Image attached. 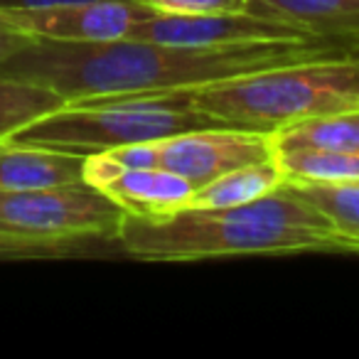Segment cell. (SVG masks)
<instances>
[{"mask_svg":"<svg viewBox=\"0 0 359 359\" xmlns=\"http://www.w3.org/2000/svg\"><path fill=\"white\" fill-rule=\"evenodd\" d=\"M347 57H349V60H354V62H359V40H357V42H352V45H349Z\"/></svg>","mask_w":359,"mask_h":359,"instance_id":"cell-21","label":"cell"},{"mask_svg":"<svg viewBox=\"0 0 359 359\" xmlns=\"http://www.w3.org/2000/svg\"><path fill=\"white\" fill-rule=\"evenodd\" d=\"M126 256L118 236H42L0 229V261H67Z\"/></svg>","mask_w":359,"mask_h":359,"instance_id":"cell-12","label":"cell"},{"mask_svg":"<svg viewBox=\"0 0 359 359\" xmlns=\"http://www.w3.org/2000/svg\"><path fill=\"white\" fill-rule=\"evenodd\" d=\"M276 158V135L264 130L215 126L155 140V168L187 177L195 187L246 165Z\"/></svg>","mask_w":359,"mask_h":359,"instance_id":"cell-6","label":"cell"},{"mask_svg":"<svg viewBox=\"0 0 359 359\" xmlns=\"http://www.w3.org/2000/svg\"><path fill=\"white\" fill-rule=\"evenodd\" d=\"M126 212L91 182L0 190V229L42 236H118Z\"/></svg>","mask_w":359,"mask_h":359,"instance_id":"cell-5","label":"cell"},{"mask_svg":"<svg viewBox=\"0 0 359 359\" xmlns=\"http://www.w3.org/2000/svg\"><path fill=\"white\" fill-rule=\"evenodd\" d=\"M118 239L128 259L202 261L246 254L359 251L288 185L246 205L185 207L163 217L126 215Z\"/></svg>","mask_w":359,"mask_h":359,"instance_id":"cell-2","label":"cell"},{"mask_svg":"<svg viewBox=\"0 0 359 359\" xmlns=\"http://www.w3.org/2000/svg\"><path fill=\"white\" fill-rule=\"evenodd\" d=\"M158 13L172 15H219L246 11V0H140Z\"/></svg>","mask_w":359,"mask_h":359,"instance_id":"cell-18","label":"cell"},{"mask_svg":"<svg viewBox=\"0 0 359 359\" xmlns=\"http://www.w3.org/2000/svg\"><path fill=\"white\" fill-rule=\"evenodd\" d=\"M352 42L313 37L254 45H168L118 37L106 42L32 40L0 65V76L57 91L65 101L187 91L254 72L347 57Z\"/></svg>","mask_w":359,"mask_h":359,"instance_id":"cell-1","label":"cell"},{"mask_svg":"<svg viewBox=\"0 0 359 359\" xmlns=\"http://www.w3.org/2000/svg\"><path fill=\"white\" fill-rule=\"evenodd\" d=\"M215 126L226 123L192 104L185 91H160L67 101L57 111L15 130L8 140L96 155Z\"/></svg>","mask_w":359,"mask_h":359,"instance_id":"cell-4","label":"cell"},{"mask_svg":"<svg viewBox=\"0 0 359 359\" xmlns=\"http://www.w3.org/2000/svg\"><path fill=\"white\" fill-rule=\"evenodd\" d=\"M285 182H357L359 155L337 150L288 148L276 150Z\"/></svg>","mask_w":359,"mask_h":359,"instance_id":"cell-15","label":"cell"},{"mask_svg":"<svg viewBox=\"0 0 359 359\" xmlns=\"http://www.w3.org/2000/svg\"><path fill=\"white\" fill-rule=\"evenodd\" d=\"M126 37L148 42H168V45H254V42H295L313 40L315 35L283 25V22L259 18L249 11L219 13V15H172L158 13L135 22Z\"/></svg>","mask_w":359,"mask_h":359,"instance_id":"cell-8","label":"cell"},{"mask_svg":"<svg viewBox=\"0 0 359 359\" xmlns=\"http://www.w3.org/2000/svg\"><path fill=\"white\" fill-rule=\"evenodd\" d=\"M246 11L315 37L359 40V0H246Z\"/></svg>","mask_w":359,"mask_h":359,"instance_id":"cell-11","label":"cell"},{"mask_svg":"<svg viewBox=\"0 0 359 359\" xmlns=\"http://www.w3.org/2000/svg\"><path fill=\"white\" fill-rule=\"evenodd\" d=\"M283 182H285V175L278 158L266 160V163L246 165V168L219 175V177L207 182V185L195 187L190 207L217 210V207L246 205V202H254L259 197L273 192Z\"/></svg>","mask_w":359,"mask_h":359,"instance_id":"cell-13","label":"cell"},{"mask_svg":"<svg viewBox=\"0 0 359 359\" xmlns=\"http://www.w3.org/2000/svg\"><path fill=\"white\" fill-rule=\"evenodd\" d=\"M84 180L109 195L126 215L163 217L190 207L195 185L163 168H121L104 153L86 158Z\"/></svg>","mask_w":359,"mask_h":359,"instance_id":"cell-9","label":"cell"},{"mask_svg":"<svg viewBox=\"0 0 359 359\" xmlns=\"http://www.w3.org/2000/svg\"><path fill=\"white\" fill-rule=\"evenodd\" d=\"M192 104L226 126L276 133L315 116L359 109V62H303L187 89Z\"/></svg>","mask_w":359,"mask_h":359,"instance_id":"cell-3","label":"cell"},{"mask_svg":"<svg viewBox=\"0 0 359 359\" xmlns=\"http://www.w3.org/2000/svg\"><path fill=\"white\" fill-rule=\"evenodd\" d=\"M320 212L339 234L359 249V180L357 182H285Z\"/></svg>","mask_w":359,"mask_h":359,"instance_id":"cell-16","label":"cell"},{"mask_svg":"<svg viewBox=\"0 0 359 359\" xmlns=\"http://www.w3.org/2000/svg\"><path fill=\"white\" fill-rule=\"evenodd\" d=\"M32 37H27L25 32L15 30V27L0 22V65L6 60H11L15 52H20L25 45H30Z\"/></svg>","mask_w":359,"mask_h":359,"instance_id":"cell-19","label":"cell"},{"mask_svg":"<svg viewBox=\"0 0 359 359\" xmlns=\"http://www.w3.org/2000/svg\"><path fill=\"white\" fill-rule=\"evenodd\" d=\"M89 155L0 140V190H35L81 182Z\"/></svg>","mask_w":359,"mask_h":359,"instance_id":"cell-10","label":"cell"},{"mask_svg":"<svg viewBox=\"0 0 359 359\" xmlns=\"http://www.w3.org/2000/svg\"><path fill=\"white\" fill-rule=\"evenodd\" d=\"M153 13V8L140 0H89L0 11V22L25 32L32 40L106 42L126 37L135 22L145 20Z\"/></svg>","mask_w":359,"mask_h":359,"instance_id":"cell-7","label":"cell"},{"mask_svg":"<svg viewBox=\"0 0 359 359\" xmlns=\"http://www.w3.org/2000/svg\"><path fill=\"white\" fill-rule=\"evenodd\" d=\"M62 3H89V0H0V11H13V8H47V6H62Z\"/></svg>","mask_w":359,"mask_h":359,"instance_id":"cell-20","label":"cell"},{"mask_svg":"<svg viewBox=\"0 0 359 359\" xmlns=\"http://www.w3.org/2000/svg\"><path fill=\"white\" fill-rule=\"evenodd\" d=\"M276 150L315 148L359 155V109L315 116L276 130Z\"/></svg>","mask_w":359,"mask_h":359,"instance_id":"cell-14","label":"cell"},{"mask_svg":"<svg viewBox=\"0 0 359 359\" xmlns=\"http://www.w3.org/2000/svg\"><path fill=\"white\" fill-rule=\"evenodd\" d=\"M62 104L67 101L47 86L0 76V140H8L15 130L57 111Z\"/></svg>","mask_w":359,"mask_h":359,"instance_id":"cell-17","label":"cell"}]
</instances>
